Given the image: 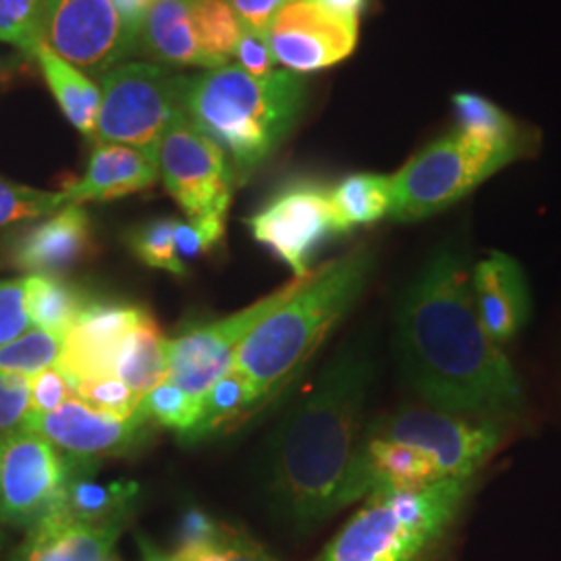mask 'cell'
<instances>
[{"label": "cell", "mask_w": 561, "mask_h": 561, "mask_svg": "<svg viewBox=\"0 0 561 561\" xmlns=\"http://www.w3.org/2000/svg\"><path fill=\"white\" fill-rule=\"evenodd\" d=\"M65 192H48L0 178V229L15 222L36 221L67 206Z\"/></svg>", "instance_id": "d6a6232c"}, {"label": "cell", "mask_w": 561, "mask_h": 561, "mask_svg": "<svg viewBox=\"0 0 561 561\" xmlns=\"http://www.w3.org/2000/svg\"><path fill=\"white\" fill-rule=\"evenodd\" d=\"M217 545L221 549L225 561H277L259 542L252 541L245 533L221 522L217 533Z\"/></svg>", "instance_id": "60d3db41"}, {"label": "cell", "mask_w": 561, "mask_h": 561, "mask_svg": "<svg viewBox=\"0 0 561 561\" xmlns=\"http://www.w3.org/2000/svg\"><path fill=\"white\" fill-rule=\"evenodd\" d=\"M245 225L252 238L289 266L298 279L312 271V259L327 241L343 236L331 187L310 178L280 185Z\"/></svg>", "instance_id": "9c48e42d"}, {"label": "cell", "mask_w": 561, "mask_h": 561, "mask_svg": "<svg viewBox=\"0 0 561 561\" xmlns=\"http://www.w3.org/2000/svg\"><path fill=\"white\" fill-rule=\"evenodd\" d=\"M514 148L474 140L461 131L442 136L401 167L393 178V208L389 219H428L474 192L482 181L522 159Z\"/></svg>", "instance_id": "52a82bcc"}, {"label": "cell", "mask_w": 561, "mask_h": 561, "mask_svg": "<svg viewBox=\"0 0 561 561\" xmlns=\"http://www.w3.org/2000/svg\"><path fill=\"white\" fill-rule=\"evenodd\" d=\"M127 522L88 524L53 512L32 526L11 561H102L119 541Z\"/></svg>", "instance_id": "ffe728a7"}, {"label": "cell", "mask_w": 561, "mask_h": 561, "mask_svg": "<svg viewBox=\"0 0 561 561\" xmlns=\"http://www.w3.org/2000/svg\"><path fill=\"white\" fill-rule=\"evenodd\" d=\"M396 343L408 385L426 405L507 422L526 405L520 377L484 331L460 250L443 245L401 296Z\"/></svg>", "instance_id": "6da1fadb"}, {"label": "cell", "mask_w": 561, "mask_h": 561, "mask_svg": "<svg viewBox=\"0 0 561 561\" xmlns=\"http://www.w3.org/2000/svg\"><path fill=\"white\" fill-rule=\"evenodd\" d=\"M154 428L140 412L123 419L71 398L53 412L27 416L20 431L41 435L62 454L101 460L138 454L152 439Z\"/></svg>", "instance_id": "5bb4252c"}, {"label": "cell", "mask_w": 561, "mask_h": 561, "mask_svg": "<svg viewBox=\"0 0 561 561\" xmlns=\"http://www.w3.org/2000/svg\"><path fill=\"white\" fill-rule=\"evenodd\" d=\"M181 76L157 62H123L101 78L94 144H125L157 157L162 131L181 111Z\"/></svg>", "instance_id": "ba28073f"}, {"label": "cell", "mask_w": 561, "mask_h": 561, "mask_svg": "<svg viewBox=\"0 0 561 561\" xmlns=\"http://www.w3.org/2000/svg\"><path fill=\"white\" fill-rule=\"evenodd\" d=\"M331 202L343 236L356 227L389 219L393 208V178L381 173H354L331 187Z\"/></svg>", "instance_id": "4316f807"}, {"label": "cell", "mask_w": 561, "mask_h": 561, "mask_svg": "<svg viewBox=\"0 0 561 561\" xmlns=\"http://www.w3.org/2000/svg\"><path fill=\"white\" fill-rule=\"evenodd\" d=\"M90 298L80 287L50 275L25 277V310L34 329L62 337L90 306Z\"/></svg>", "instance_id": "484cf974"}, {"label": "cell", "mask_w": 561, "mask_h": 561, "mask_svg": "<svg viewBox=\"0 0 561 561\" xmlns=\"http://www.w3.org/2000/svg\"><path fill=\"white\" fill-rule=\"evenodd\" d=\"M115 377L140 398L169 377V340L148 310L123 341Z\"/></svg>", "instance_id": "d4e9b609"}, {"label": "cell", "mask_w": 561, "mask_h": 561, "mask_svg": "<svg viewBox=\"0 0 561 561\" xmlns=\"http://www.w3.org/2000/svg\"><path fill=\"white\" fill-rule=\"evenodd\" d=\"M32 327L25 310V277L0 280V345L15 341Z\"/></svg>", "instance_id": "74e56055"}, {"label": "cell", "mask_w": 561, "mask_h": 561, "mask_svg": "<svg viewBox=\"0 0 561 561\" xmlns=\"http://www.w3.org/2000/svg\"><path fill=\"white\" fill-rule=\"evenodd\" d=\"M0 42L34 57L44 44V0H0Z\"/></svg>", "instance_id": "836d02e7"}, {"label": "cell", "mask_w": 561, "mask_h": 561, "mask_svg": "<svg viewBox=\"0 0 561 561\" xmlns=\"http://www.w3.org/2000/svg\"><path fill=\"white\" fill-rule=\"evenodd\" d=\"M289 285L291 283L283 285L227 319L206 322L169 340V379L192 398L202 400V396L236 366L241 343L285 300Z\"/></svg>", "instance_id": "4fadbf2b"}, {"label": "cell", "mask_w": 561, "mask_h": 561, "mask_svg": "<svg viewBox=\"0 0 561 561\" xmlns=\"http://www.w3.org/2000/svg\"><path fill=\"white\" fill-rule=\"evenodd\" d=\"M138 55L169 69L192 65L208 69L192 23V0H154L141 21Z\"/></svg>", "instance_id": "7402d4cb"}, {"label": "cell", "mask_w": 561, "mask_h": 561, "mask_svg": "<svg viewBox=\"0 0 561 561\" xmlns=\"http://www.w3.org/2000/svg\"><path fill=\"white\" fill-rule=\"evenodd\" d=\"M178 222L180 219L162 217V219H152L134 227L125 236L131 254L150 268L167 271L171 275H185L187 264L181 261L175 248Z\"/></svg>", "instance_id": "f546056e"}, {"label": "cell", "mask_w": 561, "mask_h": 561, "mask_svg": "<svg viewBox=\"0 0 561 561\" xmlns=\"http://www.w3.org/2000/svg\"><path fill=\"white\" fill-rule=\"evenodd\" d=\"M76 396L88 405L111 412L123 419L134 416L138 410L140 396H136L119 377L108 375V377H96V379H85V381L76 382Z\"/></svg>", "instance_id": "e575fe53"}, {"label": "cell", "mask_w": 561, "mask_h": 561, "mask_svg": "<svg viewBox=\"0 0 561 561\" xmlns=\"http://www.w3.org/2000/svg\"><path fill=\"white\" fill-rule=\"evenodd\" d=\"M159 178L154 154L125 144H94L85 173L62 192L69 204L117 201L152 187Z\"/></svg>", "instance_id": "d6986e66"}, {"label": "cell", "mask_w": 561, "mask_h": 561, "mask_svg": "<svg viewBox=\"0 0 561 561\" xmlns=\"http://www.w3.org/2000/svg\"><path fill=\"white\" fill-rule=\"evenodd\" d=\"M233 57L238 59V67H241L250 76H268L275 71V57L271 50V44L266 38V32L262 30H252L241 25L240 41L236 44Z\"/></svg>", "instance_id": "ab89813d"}, {"label": "cell", "mask_w": 561, "mask_h": 561, "mask_svg": "<svg viewBox=\"0 0 561 561\" xmlns=\"http://www.w3.org/2000/svg\"><path fill=\"white\" fill-rule=\"evenodd\" d=\"M94 252L96 240L88 210L81 204H67L13 241L11 262L30 275L59 277L92 259Z\"/></svg>", "instance_id": "e0dca14e"}, {"label": "cell", "mask_w": 561, "mask_h": 561, "mask_svg": "<svg viewBox=\"0 0 561 561\" xmlns=\"http://www.w3.org/2000/svg\"><path fill=\"white\" fill-rule=\"evenodd\" d=\"M99 466L101 460L69 456V477L55 512L88 524L129 522L140 500V484L134 481H96Z\"/></svg>", "instance_id": "44dd1931"}, {"label": "cell", "mask_w": 561, "mask_h": 561, "mask_svg": "<svg viewBox=\"0 0 561 561\" xmlns=\"http://www.w3.org/2000/svg\"><path fill=\"white\" fill-rule=\"evenodd\" d=\"M34 59L41 65L42 76L48 83L62 115L80 131L94 140L96 119L101 108V88L78 67L60 59L46 44H41Z\"/></svg>", "instance_id": "cb8c5ba5"}, {"label": "cell", "mask_w": 561, "mask_h": 561, "mask_svg": "<svg viewBox=\"0 0 561 561\" xmlns=\"http://www.w3.org/2000/svg\"><path fill=\"white\" fill-rule=\"evenodd\" d=\"M159 175L190 219H225L238 185L227 154L180 113L159 144Z\"/></svg>", "instance_id": "30bf717a"}, {"label": "cell", "mask_w": 561, "mask_h": 561, "mask_svg": "<svg viewBox=\"0 0 561 561\" xmlns=\"http://www.w3.org/2000/svg\"><path fill=\"white\" fill-rule=\"evenodd\" d=\"M136 542L140 547L141 561H175L173 556L164 553L154 542L150 541L146 535H138Z\"/></svg>", "instance_id": "bcb514c9"}, {"label": "cell", "mask_w": 561, "mask_h": 561, "mask_svg": "<svg viewBox=\"0 0 561 561\" xmlns=\"http://www.w3.org/2000/svg\"><path fill=\"white\" fill-rule=\"evenodd\" d=\"M30 414V377L0 373V435L15 433Z\"/></svg>", "instance_id": "f35d334b"}, {"label": "cell", "mask_w": 561, "mask_h": 561, "mask_svg": "<svg viewBox=\"0 0 561 561\" xmlns=\"http://www.w3.org/2000/svg\"><path fill=\"white\" fill-rule=\"evenodd\" d=\"M71 398H78L73 382L69 381L57 366H48L30 377V414L27 416L53 412L55 408H59L60 403Z\"/></svg>", "instance_id": "8d00e7d4"}, {"label": "cell", "mask_w": 561, "mask_h": 561, "mask_svg": "<svg viewBox=\"0 0 561 561\" xmlns=\"http://www.w3.org/2000/svg\"><path fill=\"white\" fill-rule=\"evenodd\" d=\"M0 472H2V437H0ZM0 542H2V522H0Z\"/></svg>", "instance_id": "7dc6e473"}, {"label": "cell", "mask_w": 561, "mask_h": 561, "mask_svg": "<svg viewBox=\"0 0 561 561\" xmlns=\"http://www.w3.org/2000/svg\"><path fill=\"white\" fill-rule=\"evenodd\" d=\"M69 456L36 433L2 437L0 522L30 530L59 507Z\"/></svg>", "instance_id": "7c38bea8"}, {"label": "cell", "mask_w": 561, "mask_h": 561, "mask_svg": "<svg viewBox=\"0 0 561 561\" xmlns=\"http://www.w3.org/2000/svg\"><path fill=\"white\" fill-rule=\"evenodd\" d=\"M192 23L208 69L229 65L241 34L233 7L227 0H192Z\"/></svg>", "instance_id": "f1b7e54d"}, {"label": "cell", "mask_w": 561, "mask_h": 561, "mask_svg": "<svg viewBox=\"0 0 561 561\" xmlns=\"http://www.w3.org/2000/svg\"><path fill=\"white\" fill-rule=\"evenodd\" d=\"M201 400L192 398L183 391L173 379H164L157 387H152L146 396H141L138 410L146 421L162 428H175L178 435L187 431L196 416H198Z\"/></svg>", "instance_id": "4dcf8cb0"}, {"label": "cell", "mask_w": 561, "mask_h": 561, "mask_svg": "<svg viewBox=\"0 0 561 561\" xmlns=\"http://www.w3.org/2000/svg\"><path fill=\"white\" fill-rule=\"evenodd\" d=\"M113 4L117 7L123 21L136 32L140 34L141 21L148 15L150 7L154 4V0H113Z\"/></svg>", "instance_id": "ee69618b"}, {"label": "cell", "mask_w": 561, "mask_h": 561, "mask_svg": "<svg viewBox=\"0 0 561 561\" xmlns=\"http://www.w3.org/2000/svg\"><path fill=\"white\" fill-rule=\"evenodd\" d=\"M144 314L146 308L141 306L90 301L71 331L60 341V354L55 366L73 385L115 375L123 341Z\"/></svg>", "instance_id": "2e32d148"}, {"label": "cell", "mask_w": 561, "mask_h": 561, "mask_svg": "<svg viewBox=\"0 0 561 561\" xmlns=\"http://www.w3.org/2000/svg\"><path fill=\"white\" fill-rule=\"evenodd\" d=\"M477 477L375 493L314 561H439Z\"/></svg>", "instance_id": "8992f818"}, {"label": "cell", "mask_w": 561, "mask_h": 561, "mask_svg": "<svg viewBox=\"0 0 561 561\" xmlns=\"http://www.w3.org/2000/svg\"><path fill=\"white\" fill-rule=\"evenodd\" d=\"M472 298L484 331L497 345L516 340L530 321V289L516 259L491 252L470 268Z\"/></svg>", "instance_id": "ac0fdd59"}, {"label": "cell", "mask_w": 561, "mask_h": 561, "mask_svg": "<svg viewBox=\"0 0 561 561\" xmlns=\"http://www.w3.org/2000/svg\"><path fill=\"white\" fill-rule=\"evenodd\" d=\"M236 15L240 18L241 25L266 32L271 20L279 13L280 9L294 0H227Z\"/></svg>", "instance_id": "b9f144b4"}, {"label": "cell", "mask_w": 561, "mask_h": 561, "mask_svg": "<svg viewBox=\"0 0 561 561\" xmlns=\"http://www.w3.org/2000/svg\"><path fill=\"white\" fill-rule=\"evenodd\" d=\"M375 356L350 341L271 433L262 477L283 520L306 533L352 505V479L366 428Z\"/></svg>", "instance_id": "7a4b0ae2"}, {"label": "cell", "mask_w": 561, "mask_h": 561, "mask_svg": "<svg viewBox=\"0 0 561 561\" xmlns=\"http://www.w3.org/2000/svg\"><path fill=\"white\" fill-rule=\"evenodd\" d=\"M505 433L507 422L460 416L426 403L401 405L366 424L352 500L477 477Z\"/></svg>", "instance_id": "3957f363"}, {"label": "cell", "mask_w": 561, "mask_h": 561, "mask_svg": "<svg viewBox=\"0 0 561 561\" xmlns=\"http://www.w3.org/2000/svg\"><path fill=\"white\" fill-rule=\"evenodd\" d=\"M225 238V219H190L178 222L175 248L181 261H196L210 254Z\"/></svg>", "instance_id": "d590c367"}, {"label": "cell", "mask_w": 561, "mask_h": 561, "mask_svg": "<svg viewBox=\"0 0 561 561\" xmlns=\"http://www.w3.org/2000/svg\"><path fill=\"white\" fill-rule=\"evenodd\" d=\"M360 21L345 20L312 0L285 4L266 27L273 57L287 71L310 73L347 59L358 44Z\"/></svg>", "instance_id": "9a60e30c"}, {"label": "cell", "mask_w": 561, "mask_h": 561, "mask_svg": "<svg viewBox=\"0 0 561 561\" xmlns=\"http://www.w3.org/2000/svg\"><path fill=\"white\" fill-rule=\"evenodd\" d=\"M180 102L192 123L227 154L240 185L291 136L308 104V83L287 69L256 78L238 65H225L183 78Z\"/></svg>", "instance_id": "5b68a950"}, {"label": "cell", "mask_w": 561, "mask_h": 561, "mask_svg": "<svg viewBox=\"0 0 561 561\" xmlns=\"http://www.w3.org/2000/svg\"><path fill=\"white\" fill-rule=\"evenodd\" d=\"M375 271V252L358 245L294 277L289 294L241 343L236 368L254 382L262 405L277 400L317 356L322 343L360 300Z\"/></svg>", "instance_id": "277c9868"}, {"label": "cell", "mask_w": 561, "mask_h": 561, "mask_svg": "<svg viewBox=\"0 0 561 561\" xmlns=\"http://www.w3.org/2000/svg\"><path fill=\"white\" fill-rule=\"evenodd\" d=\"M312 2L321 4L322 9H327L340 18L352 21H360L370 4V0H312Z\"/></svg>", "instance_id": "f6af8a7d"}, {"label": "cell", "mask_w": 561, "mask_h": 561, "mask_svg": "<svg viewBox=\"0 0 561 561\" xmlns=\"http://www.w3.org/2000/svg\"><path fill=\"white\" fill-rule=\"evenodd\" d=\"M219 522L213 520L208 514L192 507L185 512L180 526V547L210 542L217 537Z\"/></svg>", "instance_id": "7bdbcfd3"}, {"label": "cell", "mask_w": 561, "mask_h": 561, "mask_svg": "<svg viewBox=\"0 0 561 561\" xmlns=\"http://www.w3.org/2000/svg\"><path fill=\"white\" fill-rule=\"evenodd\" d=\"M44 44L99 78L138 55V34L113 0H44Z\"/></svg>", "instance_id": "8fae6325"}, {"label": "cell", "mask_w": 561, "mask_h": 561, "mask_svg": "<svg viewBox=\"0 0 561 561\" xmlns=\"http://www.w3.org/2000/svg\"><path fill=\"white\" fill-rule=\"evenodd\" d=\"M262 405L261 393L240 368H231L202 396L198 416L194 424L180 433L181 443L194 445L221 435Z\"/></svg>", "instance_id": "603a6c76"}, {"label": "cell", "mask_w": 561, "mask_h": 561, "mask_svg": "<svg viewBox=\"0 0 561 561\" xmlns=\"http://www.w3.org/2000/svg\"><path fill=\"white\" fill-rule=\"evenodd\" d=\"M454 113L458 121V131L474 140L514 148L524 157L530 150V136L522 129L518 121L507 115L503 108L484 96L461 92L454 96Z\"/></svg>", "instance_id": "83f0119b"}, {"label": "cell", "mask_w": 561, "mask_h": 561, "mask_svg": "<svg viewBox=\"0 0 561 561\" xmlns=\"http://www.w3.org/2000/svg\"><path fill=\"white\" fill-rule=\"evenodd\" d=\"M102 561H121V558L115 553V551H111V553H108V556H106Z\"/></svg>", "instance_id": "c3c4849f"}, {"label": "cell", "mask_w": 561, "mask_h": 561, "mask_svg": "<svg viewBox=\"0 0 561 561\" xmlns=\"http://www.w3.org/2000/svg\"><path fill=\"white\" fill-rule=\"evenodd\" d=\"M59 354V337L42 329H30L18 340L0 345V373L32 377L48 366H55Z\"/></svg>", "instance_id": "1f68e13d"}]
</instances>
